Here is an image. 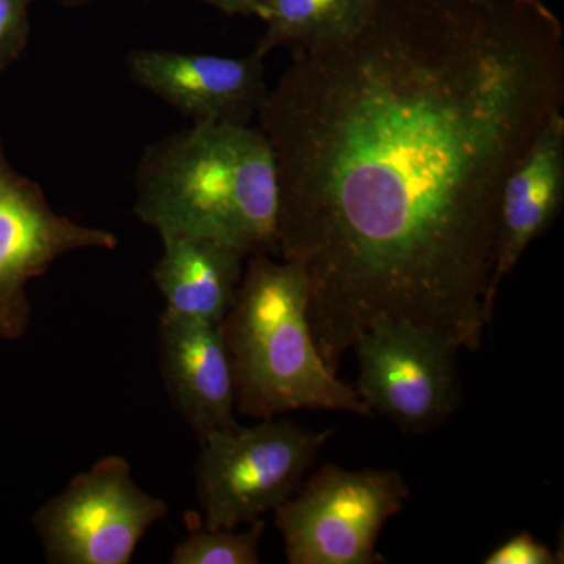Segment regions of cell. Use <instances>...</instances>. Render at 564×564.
<instances>
[{"label": "cell", "instance_id": "cell-11", "mask_svg": "<svg viewBox=\"0 0 564 564\" xmlns=\"http://www.w3.org/2000/svg\"><path fill=\"white\" fill-rule=\"evenodd\" d=\"M564 202V117L556 110L505 182L492 289L499 293L527 248L552 225Z\"/></svg>", "mask_w": 564, "mask_h": 564}, {"label": "cell", "instance_id": "cell-3", "mask_svg": "<svg viewBox=\"0 0 564 564\" xmlns=\"http://www.w3.org/2000/svg\"><path fill=\"white\" fill-rule=\"evenodd\" d=\"M302 267L248 258L221 333L231 359L236 410L247 417H280L299 410L344 411L373 417L351 386L323 362L310 317Z\"/></svg>", "mask_w": 564, "mask_h": 564}, {"label": "cell", "instance_id": "cell-12", "mask_svg": "<svg viewBox=\"0 0 564 564\" xmlns=\"http://www.w3.org/2000/svg\"><path fill=\"white\" fill-rule=\"evenodd\" d=\"M162 245L152 280L165 300V311L221 325L236 300L247 258L204 237H162Z\"/></svg>", "mask_w": 564, "mask_h": 564}, {"label": "cell", "instance_id": "cell-2", "mask_svg": "<svg viewBox=\"0 0 564 564\" xmlns=\"http://www.w3.org/2000/svg\"><path fill=\"white\" fill-rule=\"evenodd\" d=\"M135 212L159 236H195L278 254L280 185L272 144L248 124L196 122L154 141L135 173Z\"/></svg>", "mask_w": 564, "mask_h": 564}, {"label": "cell", "instance_id": "cell-7", "mask_svg": "<svg viewBox=\"0 0 564 564\" xmlns=\"http://www.w3.org/2000/svg\"><path fill=\"white\" fill-rule=\"evenodd\" d=\"M352 348L359 399L403 432H430L459 406V348L441 334L410 322H380Z\"/></svg>", "mask_w": 564, "mask_h": 564}, {"label": "cell", "instance_id": "cell-1", "mask_svg": "<svg viewBox=\"0 0 564 564\" xmlns=\"http://www.w3.org/2000/svg\"><path fill=\"white\" fill-rule=\"evenodd\" d=\"M563 102L543 0H370L350 35L293 51L258 118L278 256L302 267L332 372L380 322L480 348L505 182Z\"/></svg>", "mask_w": 564, "mask_h": 564}, {"label": "cell", "instance_id": "cell-13", "mask_svg": "<svg viewBox=\"0 0 564 564\" xmlns=\"http://www.w3.org/2000/svg\"><path fill=\"white\" fill-rule=\"evenodd\" d=\"M262 6L267 29L254 54L263 58L276 47L307 50L350 35L370 0H262Z\"/></svg>", "mask_w": 564, "mask_h": 564}, {"label": "cell", "instance_id": "cell-9", "mask_svg": "<svg viewBox=\"0 0 564 564\" xmlns=\"http://www.w3.org/2000/svg\"><path fill=\"white\" fill-rule=\"evenodd\" d=\"M131 79L196 122L248 124L267 98L263 58L166 50L128 55Z\"/></svg>", "mask_w": 564, "mask_h": 564}, {"label": "cell", "instance_id": "cell-4", "mask_svg": "<svg viewBox=\"0 0 564 564\" xmlns=\"http://www.w3.org/2000/svg\"><path fill=\"white\" fill-rule=\"evenodd\" d=\"M333 434L273 417L204 437L195 467L204 527L234 530L274 511L299 491Z\"/></svg>", "mask_w": 564, "mask_h": 564}, {"label": "cell", "instance_id": "cell-17", "mask_svg": "<svg viewBox=\"0 0 564 564\" xmlns=\"http://www.w3.org/2000/svg\"><path fill=\"white\" fill-rule=\"evenodd\" d=\"M229 17L263 18L262 0H202Z\"/></svg>", "mask_w": 564, "mask_h": 564}, {"label": "cell", "instance_id": "cell-14", "mask_svg": "<svg viewBox=\"0 0 564 564\" xmlns=\"http://www.w3.org/2000/svg\"><path fill=\"white\" fill-rule=\"evenodd\" d=\"M265 530L262 519L245 532L226 529H192L174 547L172 564H259V544Z\"/></svg>", "mask_w": 564, "mask_h": 564}, {"label": "cell", "instance_id": "cell-15", "mask_svg": "<svg viewBox=\"0 0 564 564\" xmlns=\"http://www.w3.org/2000/svg\"><path fill=\"white\" fill-rule=\"evenodd\" d=\"M33 0H0V73L20 61L31 35Z\"/></svg>", "mask_w": 564, "mask_h": 564}, {"label": "cell", "instance_id": "cell-8", "mask_svg": "<svg viewBox=\"0 0 564 564\" xmlns=\"http://www.w3.org/2000/svg\"><path fill=\"white\" fill-rule=\"evenodd\" d=\"M117 247L110 231L80 225L52 209L43 188L10 165L0 139V339L17 340L28 332L29 282L52 263L73 251Z\"/></svg>", "mask_w": 564, "mask_h": 564}, {"label": "cell", "instance_id": "cell-6", "mask_svg": "<svg viewBox=\"0 0 564 564\" xmlns=\"http://www.w3.org/2000/svg\"><path fill=\"white\" fill-rule=\"evenodd\" d=\"M169 505L139 488L131 464L106 456L33 514L52 564H129Z\"/></svg>", "mask_w": 564, "mask_h": 564}, {"label": "cell", "instance_id": "cell-5", "mask_svg": "<svg viewBox=\"0 0 564 564\" xmlns=\"http://www.w3.org/2000/svg\"><path fill=\"white\" fill-rule=\"evenodd\" d=\"M408 497L410 488L395 470H348L328 463L274 508V524L289 563H381L378 536Z\"/></svg>", "mask_w": 564, "mask_h": 564}, {"label": "cell", "instance_id": "cell-18", "mask_svg": "<svg viewBox=\"0 0 564 564\" xmlns=\"http://www.w3.org/2000/svg\"><path fill=\"white\" fill-rule=\"evenodd\" d=\"M35 2V0H33ZM57 2L63 3L66 7L82 6V3L90 2V0H57Z\"/></svg>", "mask_w": 564, "mask_h": 564}, {"label": "cell", "instance_id": "cell-16", "mask_svg": "<svg viewBox=\"0 0 564 564\" xmlns=\"http://www.w3.org/2000/svg\"><path fill=\"white\" fill-rule=\"evenodd\" d=\"M485 564H556L562 563L547 545L540 543L533 534L522 532L505 541L500 547L486 556Z\"/></svg>", "mask_w": 564, "mask_h": 564}, {"label": "cell", "instance_id": "cell-10", "mask_svg": "<svg viewBox=\"0 0 564 564\" xmlns=\"http://www.w3.org/2000/svg\"><path fill=\"white\" fill-rule=\"evenodd\" d=\"M159 348L170 397L199 443L237 425L236 386L221 325L163 310Z\"/></svg>", "mask_w": 564, "mask_h": 564}]
</instances>
